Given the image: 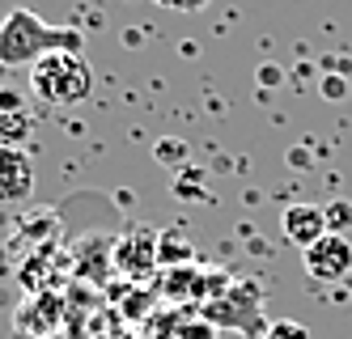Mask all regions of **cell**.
Segmentation results:
<instances>
[{
  "mask_svg": "<svg viewBox=\"0 0 352 339\" xmlns=\"http://www.w3.org/2000/svg\"><path fill=\"white\" fill-rule=\"evenodd\" d=\"M30 94L47 107H81L94 94V68L85 51H52L30 68Z\"/></svg>",
  "mask_w": 352,
  "mask_h": 339,
  "instance_id": "7a4b0ae2",
  "label": "cell"
},
{
  "mask_svg": "<svg viewBox=\"0 0 352 339\" xmlns=\"http://www.w3.org/2000/svg\"><path fill=\"white\" fill-rule=\"evenodd\" d=\"M263 339H310V331L301 322H293V318H280V322H272L263 331Z\"/></svg>",
  "mask_w": 352,
  "mask_h": 339,
  "instance_id": "7c38bea8",
  "label": "cell"
},
{
  "mask_svg": "<svg viewBox=\"0 0 352 339\" xmlns=\"http://www.w3.org/2000/svg\"><path fill=\"white\" fill-rule=\"evenodd\" d=\"M157 9H183V0H153Z\"/></svg>",
  "mask_w": 352,
  "mask_h": 339,
  "instance_id": "9a60e30c",
  "label": "cell"
},
{
  "mask_svg": "<svg viewBox=\"0 0 352 339\" xmlns=\"http://www.w3.org/2000/svg\"><path fill=\"white\" fill-rule=\"evenodd\" d=\"M208 0H183V13H195V9H204Z\"/></svg>",
  "mask_w": 352,
  "mask_h": 339,
  "instance_id": "5bb4252c",
  "label": "cell"
},
{
  "mask_svg": "<svg viewBox=\"0 0 352 339\" xmlns=\"http://www.w3.org/2000/svg\"><path fill=\"white\" fill-rule=\"evenodd\" d=\"M301 263H306V276L318 284H340L352 276V238L348 233H327L318 238L310 250H301Z\"/></svg>",
  "mask_w": 352,
  "mask_h": 339,
  "instance_id": "3957f363",
  "label": "cell"
},
{
  "mask_svg": "<svg viewBox=\"0 0 352 339\" xmlns=\"http://www.w3.org/2000/svg\"><path fill=\"white\" fill-rule=\"evenodd\" d=\"M285 238L301 250H310L318 238H327V217H322V204H289L285 208Z\"/></svg>",
  "mask_w": 352,
  "mask_h": 339,
  "instance_id": "52a82bcc",
  "label": "cell"
},
{
  "mask_svg": "<svg viewBox=\"0 0 352 339\" xmlns=\"http://www.w3.org/2000/svg\"><path fill=\"white\" fill-rule=\"evenodd\" d=\"M85 34L77 25H52L30 9H9L0 17V64L5 68H34L52 51H81Z\"/></svg>",
  "mask_w": 352,
  "mask_h": 339,
  "instance_id": "6da1fadb",
  "label": "cell"
},
{
  "mask_svg": "<svg viewBox=\"0 0 352 339\" xmlns=\"http://www.w3.org/2000/svg\"><path fill=\"white\" fill-rule=\"evenodd\" d=\"M34 132V107L30 98L13 89V85H0V144H17Z\"/></svg>",
  "mask_w": 352,
  "mask_h": 339,
  "instance_id": "8992f818",
  "label": "cell"
},
{
  "mask_svg": "<svg viewBox=\"0 0 352 339\" xmlns=\"http://www.w3.org/2000/svg\"><path fill=\"white\" fill-rule=\"evenodd\" d=\"M322 217H327V233H348L352 229V204L331 199V204H322Z\"/></svg>",
  "mask_w": 352,
  "mask_h": 339,
  "instance_id": "30bf717a",
  "label": "cell"
},
{
  "mask_svg": "<svg viewBox=\"0 0 352 339\" xmlns=\"http://www.w3.org/2000/svg\"><path fill=\"white\" fill-rule=\"evenodd\" d=\"M208 289V276L199 272V267H166L162 272V293L166 297H183V301H199Z\"/></svg>",
  "mask_w": 352,
  "mask_h": 339,
  "instance_id": "ba28073f",
  "label": "cell"
},
{
  "mask_svg": "<svg viewBox=\"0 0 352 339\" xmlns=\"http://www.w3.org/2000/svg\"><path fill=\"white\" fill-rule=\"evenodd\" d=\"M157 254H162V267H174V259H191V242H183V233H179V242H170V229L162 233V246H157Z\"/></svg>",
  "mask_w": 352,
  "mask_h": 339,
  "instance_id": "8fae6325",
  "label": "cell"
},
{
  "mask_svg": "<svg viewBox=\"0 0 352 339\" xmlns=\"http://www.w3.org/2000/svg\"><path fill=\"white\" fill-rule=\"evenodd\" d=\"M157 246H162V233H153V229H128L111 246V263H115V272H123L128 280H144L153 267H162Z\"/></svg>",
  "mask_w": 352,
  "mask_h": 339,
  "instance_id": "277c9868",
  "label": "cell"
},
{
  "mask_svg": "<svg viewBox=\"0 0 352 339\" xmlns=\"http://www.w3.org/2000/svg\"><path fill=\"white\" fill-rule=\"evenodd\" d=\"M157 339H217V327L204 314H166L157 322Z\"/></svg>",
  "mask_w": 352,
  "mask_h": 339,
  "instance_id": "9c48e42d",
  "label": "cell"
},
{
  "mask_svg": "<svg viewBox=\"0 0 352 339\" xmlns=\"http://www.w3.org/2000/svg\"><path fill=\"white\" fill-rule=\"evenodd\" d=\"M322 89H327V98H340V94H344V81H336V76H331V81H327Z\"/></svg>",
  "mask_w": 352,
  "mask_h": 339,
  "instance_id": "4fadbf2b",
  "label": "cell"
},
{
  "mask_svg": "<svg viewBox=\"0 0 352 339\" xmlns=\"http://www.w3.org/2000/svg\"><path fill=\"white\" fill-rule=\"evenodd\" d=\"M34 191V162L26 149L0 144V204H26Z\"/></svg>",
  "mask_w": 352,
  "mask_h": 339,
  "instance_id": "5b68a950",
  "label": "cell"
}]
</instances>
